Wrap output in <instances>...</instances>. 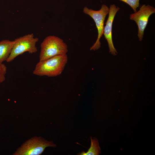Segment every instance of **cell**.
Masks as SVG:
<instances>
[{"label": "cell", "mask_w": 155, "mask_h": 155, "mask_svg": "<svg viewBox=\"0 0 155 155\" xmlns=\"http://www.w3.org/2000/svg\"><path fill=\"white\" fill-rule=\"evenodd\" d=\"M7 71L6 66L3 63L0 64V85L5 80Z\"/></svg>", "instance_id": "11"}, {"label": "cell", "mask_w": 155, "mask_h": 155, "mask_svg": "<svg viewBox=\"0 0 155 155\" xmlns=\"http://www.w3.org/2000/svg\"><path fill=\"white\" fill-rule=\"evenodd\" d=\"M39 61L56 55L67 54L68 46L63 40L54 35L46 37L40 45Z\"/></svg>", "instance_id": "2"}, {"label": "cell", "mask_w": 155, "mask_h": 155, "mask_svg": "<svg viewBox=\"0 0 155 155\" xmlns=\"http://www.w3.org/2000/svg\"><path fill=\"white\" fill-rule=\"evenodd\" d=\"M67 61V54L39 61L36 65L33 73L38 76L49 77L58 76L62 72Z\"/></svg>", "instance_id": "1"}, {"label": "cell", "mask_w": 155, "mask_h": 155, "mask_svg": "<svg viewBox=\"0 0 155 155\" xmlns=\"http://www.w3.org/2000/svg\"><path fill=\"white\" fill-rule=\"evenodd\" d=\"M38 40V38L34 37L33 33L16 39L11 53L6 61L11 62L17 56L26 52L29 54L36 53L37 51L36 44Z\"/></svg>", "instance_id": "4"}, {"label": "cell", "mask_w": 155, "mask_h": 155, "mask_svg": "<svg viewBox=\"0 0 155 155\" xmlns=\"http://www.w3.org/2000/svg\"><path fill=\"white\" fill-rule=\"evenodd\" d=\"M123 1L129 5L133 10L134 12H137V9L140 5V0H119Z\"/></svg>", "instance_id": "10"}, {"label": "cell", "mask_w": 155, "mask_h": 155, "mask_svg": "<svg viewBox=\"0 0 155 155\" xmlns=\"http://www.w3.org/2000/svg\"><path fill=\"white\" fill-rule=\"evenodd\" d=\"M14 41L3 40L0 41V64L6 61L9 57Z\"/></svg>", "instance_id": "8"}, {"label": "cell", "mask_w": 155, "mask_h": 155, "mask_svg": "<svg viewBox=\"0 0 155 155\" xmlns=\"http://www.w3.org/2000/svg\"><path fill=\"white\" fill-rule=\"evenodd\" d=\"M120 9L118 7H116L115 4L110 5L108 16L104 28L103 34L108 43L109 52L113 55H116L117 52L114 46L113 42L112 34V25L115 15Z\"/></svg>", "instance_id": "7"}, {"label": "cell", "mask_w": 155, "mask_h": 155, "mask_svg": "<svg viewBox=\"0 0 155 155\" xmlns=\"http://www.w3.org/2000/svg\"><path fill=\"white\" fill-rule=\"evenodd\" d=\"M56 146L52 141L41 137L34 136L27 140L12 154L13 155H40L47 147Z\"/></svg>", "instance_id": "3"}, {"label": "cell", "mask_w": 155, "mask_h": 155, "mask_svg": "<svg viewBox=\"0 0 155 155\" xmlns=\"http://www.w3.org/2000/svg\"><path fill=\"white\" fill-rule=\"evenodd\" d=\"M91 140V146L88 151L85 152L83 151L78 154L80 155H98L101 153L100 148L99 146L98 140L96 138L92 139V137L90 138Z\"/></svg>", "instance_id": "9"}, {"label": "cell", "mask_w": 155, "mask_h": 155, "mask_svg": "<svg viewBox=\"0 0 155 155\" xmlns=\"http://www.w3.org/2000/svg\"><path fill=\"white\" fill-rule=\"evenodd\" d=\"M155 12V8L149 5H143L139 10L130 15L131 20L136 23L138 28L137 36L140 41L143 39L144 31L148 24L150 16Z\"/></svg>", "instance_id": "6"}, {"label": "cell", "mask_w": 155, "mask_h": 155, "mask_svg": "<svg viewBox=\"0 0 155 155\" xmlns=\"http://www.w3.org/2000/svg\"><path fill=\"white\" fill-rule=\"evenodd\" d=\"M83 11L84 13L90 16L95 23L98 30V37L96 41L90 47V50H97L101 46L100 39L103 34L104 20L106 16L108 13L109 8L106 5L103 4L98 10H94L85 7Z\"/></svg>", "instance_id": "5"}]
</instances>
